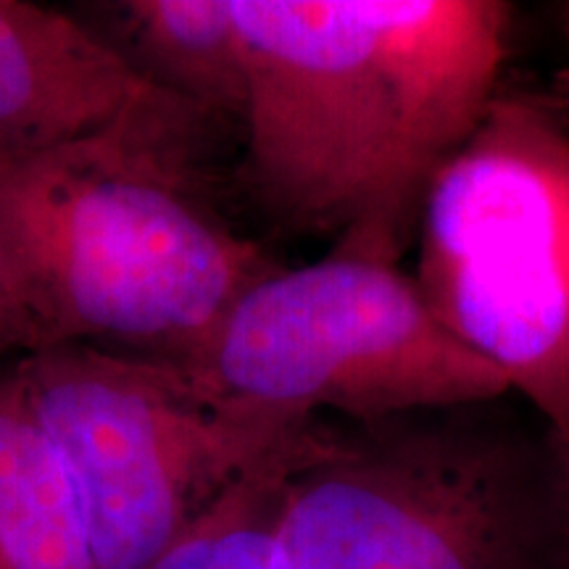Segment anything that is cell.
Listing matches in <instances>:
<instances>
[{"label": "cell", "instance_id": "6da1fadb", "mask_svg": "<svg viewBox=\"0 0 569 569\" xmlns=\"http://www.w3.org/2000/svg\"><path fill=\"white\" fill-rule=\"evenodd\" d=\"M240 177L274 224L398 264L438 169L498 92L501 0H232Z\"/></svg>", "mask_w": 569, "mask_h": 569}, {"label": "cell", "instance_id": "7a4b0ae2", "mask_svg": "<svg viewBox=\"0 0 569 569\" xmlns=\"http://www.w3.org/2000/svg\"><path fill=\"white\" fill-rule=\"evenodd\" d=\"M222 130L159 90L88 138L0 159V232L40 348L188 365L280 267L211 203Z\"/></svg>", "mask_w": 569, "mask_h": 569}, {"label": "cell", "instance_id": "3957f363", "mask_svg": "<svg viewBox=\"0 0 569 569\" xmlns=\"http://www.w3.org/2000/svg\"><path fill=\"white\" fill-rule=\"evenodd\" d=\"M280 569H569V465L517 393L317 417L290 472Z\"/></svg>", "mask_w": 569, "mask_h": 569}, {"label": "cell", "instance_id": "277c9868", "mask_svg": "<svg viewBox=\"0 0 569 569\" xmlns=\"http://www.w3.org/2000/svg\"><path fill=\"white\" fill-rule=\"evenodd\" d=\"M415 282L459 343L507 377L569 465V122L498 90L427 188Z\"/></svg>", "mask_w": 569, "mask_h": 569}, {"label": "cell", "instance_id": "5b68a950", "mask_svg": "<svg viewBox=\"0 0 569 569\" xmlns=\"http://www.w3.org/2000/svg\"><path fill=\"white\" fill-rule=\"evenodd\" d=\"M177 367L227 409L282 427L325 411L372 422L511 393L427 309L415 277L338 248L256 282Z\"/></svg>", "mask_w": 569, "mask_h": 569}, {"label": "cell", "instance_id": "8992f818", "mask_svg": "<svg viewBox=\"0 0 569 569\" xmlns=\"http://www.w3.org/2000/svg\"><path fill=\"white\" fill-rule=\"evenodd\" d=\"M17 372L74 486L98 569H146L306 425L248 419L182 367L96 346L40 348Z\"/></svg>", "mask_w": 569, "mask_h": 569}, {"label": "cell", "instance_id": "52a82bcc", "mask_svg": "<svg viewBox=\"0 0 569 569\" xmlns=\"http://www.w3.org/2000/svg\"><path fill=\"white\" fill-rule=\"evenodd\" d=\"M156 92L74 13L0 0V159L88 138Z\"/></svg>", "mask_w": 569, "mask_h": 569}, {"label": "cell", "instance_id": "ba28073f", "mask_svg": "<svg viewBox=\"0 0 569 569\" xmlns=\"http://www.w3.org/2000/svg\"><path fill=\"white\" fill-rule=\"evenodd\" d=\"M92 9L98 21L88 27L134 74L240 130L248 61L232 0H119Z\"/></svg>", "mask_w": 569, "mask_h": 569}, {"label": "cell", "instance_id": "9c48e42d", "mask_svg": "<svg viewBox=\"0 0 569 569\" xmlns=\"http://www.w3.org/2000/svg\"><path fill=\"white\" fill-rule=\"evenodd\" d=\"M0 569H98L74 486L17 361L0 369Z\"/></svg>", "mask_w": 569, "mask_h": 569}, {"label": "cell", "instance_id": "30bf717a", "mask_svg": "<svg viewBox=\"0 0 569 569\" xmlns=\"http://www.w3.org/2000/svg\"><path fill=\"white\" fill-rule=\"evenodd\" d=\"M311 422L298 427L293 436L234 478L222 496L146 569H280L277 532L284 488L301 459Z\"/></svg>", "mask_w": 569, "mask_h": 569}, {"label": "cell", "instance_id": "8fae6325", "mask_svg": "<svg viewBox=\"0 0 569 569\" xmlns=\"http://www.w3.org/2000/svg\"><path fill=\"white\" fill-rule=\"evenodd\" d=\"M38 348V327H34L9 246L0 232V369L19 361L21 356L34 353Z\"/></svg>", "mask_w": 569, "mask_h": 569}, {"label": "cell", "instance_id": "7c38bea8", "mask_svg": "<svg viewBox=\"0 0 569 569\" xmlns=\"http://www.w3.org/2000/svg\"><path fill=\"white\" fill-rule=\"evenodd\" d=\"M559 21H561V32H565L567 40H569V3L559 6ZM559 90H561V109L559 111H561V117H565L569 122V67L561 71Z\"/></svg>", "mask_w": 569, "mask_h": 569}]
</instances>
